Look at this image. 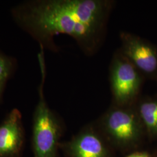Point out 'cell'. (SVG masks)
Returning <instances> with one entry per match:
<instances>
[{"label":"cell","mask_w":157,"mask_h":157,"mask_svg":"<svg viewBox=\"0 0 157 157\" xmlns=\"http://www.w3.org/2000/svg\"><path fill=\"white\" fill-rule=\"evenodd\" d=\"M136 109L147 130L151 134H157V100L143 101Z\"/></svg>","instance_id":"ba28073f"},{"label":"cell","mask_w":157,"mask_h":157,"mask_svg":"<svg viewBox=\"0 0 157 157\" xmlns=\"http://www.w3.org/2000/svg\"><path fill=\"white\" fill-rule=\"evenodd\" d=\"M12 69V63L6 56L0 54V101L6 82Z\"/></svg>","instance_id":"9c48e42d"},{"label":"cell","mask_w":157,"mask_h":157,"mask_svg":"<svg viewBox=\"0 0 157 157\" xmlns=\"http://www.w3.org/2000/svg\"><path fill=\"white\" fill-rule=\"evenodd\" d=\"M40 87L39 100L34 112L32 144L34 157H57L62 126L48 107Z\"/></svg>","instance_id":"3957f363"},{"label":"cell","mask_w":157,"mask_h":157,"mask_svg":"<svg viewBox=\"0 0 157 157\" xmlns=\"http://www.w3.org/2000/svg\"><path fill=\"white\" fill-rule=\"evenodd\" d=\"M24 142L22 115L13 109L0 124V157H21Z\"/></svg>","instance_id":"52a82bcc"},{"label":"cell","mask_w":157,"mask_h":157,"mask_svg":"<svg viewBox=\"0 0 157 157\" xmlns=\"http://www.w3.org/2000/svg\"><path fill=\"white\" fill-rule=\"evenodd\" d=\"M109 83L113 105H135L140 91L141 73L119 48L113 53L109 65Z\"/></svg>","instance_id":"277c9868"},{"label":"cell","mask_w":157,"mask_h":157,"mask_svg":"<svg viewBox=\"0 0 157 157\" xmlns=\"http://www.w3.org/2000/svg\"><path fill=\"white\" fill-rule=\"evenodd\" d=\"M105 138L97 124H89L59 147L68 157H111Z\"/></svg>","instance_id":"5b68a950"},{"label":"cell","mask_w":157,"mask_h":157,"mask_svg":"<svg viewBox=\"0 0 157 157\" xmlns=\"http://www.w3.org/2000/svg\"><path fill=\"white\" fill-rule=\"evenodd\" d=\"M126 157H151L150 155L145 152H135L129 154Z\"/></svg>","instance_id":"30bf717a"},{"label":"cell","mask_w":157,"mask_h":157,"mask_svg":"<svg viewBox=\"0 0 157 157\" xmlns=\"http://www.w3.org/2000/svg\"><path fill=\"white\" fill-rule=\"evenodd\" d=\"M97 124L105 138L124 149L135 145L143 124L135 105L120 107L113 104Z\"/></svg>","instance_id":"7a4b0ae2"},{"label":"cell","mask_w":157,"mask_h":157,"mask_svg":"<svg viewBox=\"0 0 157 157\" xmlns=\"http://www.w3.org/2000/svg\"><path fill=\"white\" fill-rule=\"evenodd\" d=\"M115 4L113 0H42L19 6L15 13L42 45L56 50L54 37L66 34L90 56L103 44Z\"/></svg>","instance_id":"6da1fadb"},{"label":"cell","mask_w":157,"mask_h":157,"mask_svg":"<svg viewBox=\"0 0 157 157\" xmlns=\"http://www.w3.org/2000/svg\"><path fill=\"white\" fill-rule=\"evenodd\" d=\"M119 38V50L141 74L150 75L157 72V52L154 47L129 32H120Z\"/></svg>","instance_id":"8992f818"}]
</instances>
